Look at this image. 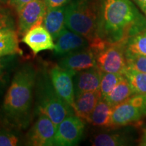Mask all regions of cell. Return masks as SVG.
Masks as SVG:
<instances>
[{
  "label": "cell",
  "mask_w": 146,
  "mask_h": 146,
  "mask_svg": "<svg viewBox=\"0 0 146 146\" xmlns=\"http://www.w3.org/2000/svg\"><path fill=\"white\" fill-rule=\"evenodd\" d=\"M37 68L31 62L23 64L14 74L0 110L5 125L16 130L29 127L33 116Z\"/></svg>",
  "instance_id": "cell-1"
},
{
  "label": "cell",
  "mask_w": 146,
  "mask_h": 146,
  "mask_svg": "<svg viewBox=\"0 0 146 146\" xmlns=\"http://www.w3.org/2000/svg\"><path fill=\"white\" fill-rule=\"evenodd\" d=\"M98 35L108 43L127 41L146 30V18L131 0H98Z\"/></svg>",
  "instance_id": "cell-2"
},
{
  "label": "cell",
  "mask_w": 146,
  "mask_h": 146,
  "mask_svg": "<svg viewBox=\"0 0 146 146\" xmlns=\"http://www.w3.org/2000/svg\"><path fill=\"white\" fill-rule=\"evenodd\" d=\"M66 27L84 36L96 53L105 46L98 35V0H71L66 5Z\"/></svg>",
  "instance_id": "cell-3"
},
{
  "label": "cell",
  "mask_w": 146,
  "mask_h": 146,
  "mask_svg": "<svg viewBox=\"0 0 146 146\" xmlns=\"http://www.w3.org/2000/svg\"><path fill=\"white\" fill-rule=\"evenodd\" d=\"M35 112L48 116L56 125L74 115L73 108L58 94L45 68L37 69L35 87Z\"/></svg>",
  "instance_id": "cell-4"
},
{
  "label": "cell",
  "mask_w": 146,
  "mask_h": 146,
  "mask_svg": "<svg viewBox=\"0 0 146 146\" xmlns=\"http://www.w3.org/2000/svg\"><path fill=\"white\" fill-rule=\"evenodd\" d=\"M145 116L146 94H135L112 108L110 127L139 123Z\"/></svg>",
  "instance_id": "cell-5"
},
{
  "label": "cell",
  "mask_w": 146,
  "mask_h": 146,
  "mask_svg": "<svg viewBox=\"0 0 146 146\" xmlns=\"http://www.w3.org/2000/svg\"><path fill=\"white\" fill-rule=\"evenodd\" d=\"M125 43L126 41L107 43L103 48L95 53L97 67L102 72L124 74L127 68Z\"/></svg>",
  "instance_id": "cell-6"
},
{
  "label": "cell",
  "mask_w": 146,
  "mask_h": 146,
  "mask_svg": "<svg viewBox=\"0 0 146 146\" xmlns=\"http://www.w3.org/2000/svg\"><path fill=\"white\" fill-rule=\"evenodd\" d=\"M84 120L75 114L71 115L57 126L54 139V145L73 146L78 145L83 137Z\"/></svg>",
  "instance_id": "cell-7"
},
{
  "label": "cell",
  "mask_w": 146,
  "mask_h": 146,
  "mask_svg": "<svg viewBox=\"0 0 146 146\" xmlns=\"http://www.w3.org/2000/svg\"><path fill=\"white\" fill-rule=\"evenodd\" d=\"M57 125L48 116L39 114L36 121L27 133V145L32 146L54 145Z\"/></svg>",
  "instance_id": "cell-8"
},
{
  "label": "cell",
  "mask_w": 146,
  "mask_h": 146,
  "mask_svg": "<svg viewBox=\"0 0 146 146\" xmlns=\"http://www.w3.org/2000/svg\"><path fill=\"white\" fill-rule=\"evenodd\" d=\"M47 7L44 0H33L25 5L18 13L17 32L24 36L33 27L43 24Z\"/></svg>",
  "instance_id": "cell-9"
},
{
  "label": "cell",
  "mask_w": 146,
  "mask_h": 146,
  "mask_svg": "<svg viewBox=\"0 0 146 146\" xmlns=\"http://www.w3.org/2000/svg\"><path fill=\"white\" fill-rule=\"evenodd\" d=\"M51 81L58 94L72 108L74 101V76L76 72L54 66L49 70Z\"/></svg>",
  "instance_id": "cell-10"
},
{
  "label": "cell",
  "mask_w": 146,
  "mask_h": 146,
  "mask_svg": "<svg viewBox=\"0 0 146 146\" xmlns=\"http://www.w3.org/2000/svg\"><path fill=\"white\" fill-rule=\"evenodd\" d=\"M54 53L58 56H64L76 51L89 47V43L81 35L65 27L55 40Z\"/></svg>",
  "instance_id": "cell-11"
},
{
  "label": "cell",
  "mask_w": 146,
  "mask_h": 146,
  "mask_svg": "<svg viewBox=\"0 0 146 146\" xmlns=\"http://www.w3.org/2000/svg\"><path fill=\"white\" fill-rule=\"evenodd\" d=\"M58 65L74 72L96 67V54L90 47L64 56Z\"/></svg>",
  "instance_id": "cell-12"
},
{
  "label": "cell",
  "mask_w": 146,
  "mask_h": 146,
  "mask_svg": "<svg viewBox=\"0 0 146 146\" xmlns=\"http://www.w3.org/2000/svg\"><path fill=\"white\" fill-rule=\"evenodd\" d=\"M52 36L42 25L33 27L23 36L22 41L31 50L34 56L45 50H54Z\"/></svg>",
  "instance_id": "cell-13"
},
{
  "label": "cell",
  "mask_w": 146,
  "mask_h": 146,
  "mask_svg": "<svg viewBox=\"0 0 146 146\" xmlns=\"http://www.w3.org/2000/svg\"><path fill=\"white\" fill-rule=\"evenodd\" d=\"M102 74L97 66L76 72L73 78L74 97L81 93L100 90Z\"/></svg>",
  "instance_id": "cell-14"
},
{
  "label": "cell",
  "mask_w": 146,
  "mask_h": 146,
  "mask_svg": "<svg viewBox=\"0 0 146 146\" xmlns=\"http://www.w3.org/2000/svg\"><path fill=\"white\" fill-rule=\"evenodd\" d=\"M101 98L100 90L81 93L76 96L72 106L74 114L88 123L91 112Z\"/></svg>",
  "instance_id": "cell-15"
},
{
  "label": "cell",
  "mask_w": 146,
  "mask_h": 146,
  "mask_svg": "<svg viewBox=\"0 0 146 146\" xmlns=\"http://www.w3.org/2000/svg\"><path fill=\"white\" fill-rule=\"evenodd\" d=\"M66 5L47 8L43 26L48 31L55 41L66 27Z\"/></svg>",
  "instance_id": "cell-16"
},
{
  "label": "cell",
  "mask_w": 146,
  "mask_h": 146,
  "mask_svg": "<svg viewBox=\"0 0 146 146\" xmlns=\"http://www.w3.org/2000/svg\"><path fill=\"white\" fill-rule=\"evenodd\" d=\"M18 34L15 29L0 31V58L10 55H23L19 47Z\"/></svg>",
  "instance_id": "cell-17"
},
{
  "label": "cell",
  "mask_w": 146,
  "mask_h": 146,
  "mask_svg": "<svg viewBox=\"0 0 146 146\" xmlns=\"http://www.w3.org/2000/svg\"><path fill=\"white\" fill-rule=\"evenodd\" d=\"M112 111V107L101 98L91 112L88 123L97 127H110Z\"/></svg>",
  "instance_id": "cell-18"
},
{
  "label": "cell",
  "mask_w": 146,
  "mask_h": 146,
  "mask_svg": "<svg viewBox=\"0 0 146 146\" xmlns=\"http://www.w3.org/2000/svg\"><path fill=\"white\" fill-rule=\"evenodd\" d=\"M135 94V92L125 76L104 99L113 108Z\"/></svg>",
  "instance_id": "cell-19"
},
{
  "label": "cell",
  "mask_w": 146,
  "mask_h": 146,
  "mask_svg": "<svg viewBox=\"0 0 146 146\" xmlns=\"http://www.w3.org/2000/svg\"><path fill=\"white\" fill-rule=\"evenodd\" d=\"M19 56L14 54L0 58V93L10 81L11 74L18 65Z\"/></svg>",
  "instance_id": "cell-20"
},
{
  "label": "cell",
  "mask_w": 146,
  "mask_h": 146,
  "mask_svg": "<svg viewBox=\"0 0 146 146\" xmlns=\"http://www.w3.org/2000/svg\"><path fill=\"white\" fill-rule=\"evenodd\" d=\"M130 138L120 133H100L93 138L92 145L120 146L130 143Z\"/></svg>",
  "instance_id": "cell-21"
},
{
  "label": "cell",
  "mask_w": 146,
  "mask_h": 146,
  "mask_svg": "<svg viewBox=\"0 0 146 146\" xmlns=\"http://www.w3.org/2000/svg\"><path fill=\"white\" fill-rule=\"evenodd\" d=\"M125 54L146 56V30L129 38L125 43Z\"/></svg>",
  "instance_id": "cell-22"
},
{
  "label": "cell",
  "mask_w": 146,
  "mask_h": 146,
  "mask_svg": "<svg viewBox=\"0 0 146 146\" xmlns=\"http://www.w3.org/2000/svg\"><path fill=\"white\" fill-rule=\"evenodd\" d=\"M124 76L136 94H146V74L127 68Z\"/></svg>",
  "instance_id": "cell-23"
},
{
  "label": "cell",
  "mask_w": 146,
  "mask_h": 146,
  "mask_svg": "<svg viewBox=\"0 0 146 146\" xmlns=\"http://www.w3.org/2000/svg\"><path fill=\"white\" fill-rule=\"evenodd\" d=\"M124 77V74L119 73L102 72L100 87L102 98H105Z\"/></svg>",
  "instance_id": "cell-24"
},
{
  "label": "cell",
  "mask_w": 146,
  "mask_h": 146,
  "mask_svg": "<svg viewBox=\"0 0 146 146\" xmlns=\"http://www.w3.org/2000/svg\"><path fill=\"white\" fill-rule=\"evenodd\" d=\"M127 68L146 74V56L138 54H125Z\"/></svg>",
  "instance_id": "cell-25"
},
{
  "label": "cell",
  "mask_w": 146,
  "mask_h": 146,
  "mask_svg": "<svg viewBox=\"0 0 146 146\" xmlns=\"http://www.w3.org/2000/svg\"><path fill=\"white\" fill-rule=\"evenodd\" d=\"M19 138L8 129L0 128V146H15L19 145Z\"/></svg>",
  "instance_id": "cell-26"
},
{
  "label": "cell",
  "mask_w": 146,
  "mask_h": 146,
  "mask_svg": "<svg viewBox=\"0 0 146 146\" xmlns=\"http://www.w3.org/2000/svg\"><path fill=\"white\" fill-rule=\"evenodd\" d=\"M5 29H15V23L12 16L7 11H0V31Z\"/></svg>",
  "instance_id": "cell-27"
},
{
  "label": "cell",
  "mask_w": 146,
  "mask_h": 146,
  "mask_svg": "<svg viewBox=\"0 0 146 146\" xmlns=\"http://www.w3.org/2000/svg\"><path fill=\"white\" fill-rule=\"evenodd\" d=\"M71 0H44L47 8H56V7L64 6L70 2Z\"/></svg>",
  "instance_id": "cell-28"
},
{
  "label": "cell",
  "mask_w": 146,
  "mask_h": 146,
  "mask_svg": "<svg viewBox=\"0 0 146 146\" xmlns=\"http://www.w3.org/2000/svg\"><path fill=\"white\" fill-rule=\"evenodd\" d=\"M33 1V0H10L9 1V5L11 7L14 8L16 10V12H18L21 10L22 8L25 6V5H27V3H29L31 1Z\"/></svg>",
  "instance_id": "cell-29"
},
{
  "label": "cell",
  "mask_w": 146,
  "mask_h": 146,
  "mask_svg": "<svg viewBox=\"0 0 146 146\" xmlns=\"http://www.w3.org/2000/svg\"><path fill=\"white\" fill-rule=\"evenodd\" d=\"M144 14L146 12V0H134Z\"/></svg>",
  "instance_id": "cell-30"
},
{
  "label": "cell",
  "mask_w": 146,
  "mask_h": 146,
  "mask_svg": "<svg viewBox=\"0 0 146 146\" xmlns=\"http://www.w3.org/2000/svg\"><path fill=\"white\" fill-rule=\"evenodd\" d=\"M139 145L146 146V129L143 131V134H142L141 138H140Z\"/></svg>",
  "instance_id": "cell-31"
},
{
  "label": "cell",
  "mask_w": 146,
  "mask_h": 146,
  "mask_svg": "<svg viewBox=\"0 0 146 146\" xmlns=\"http://www.w3.org/2000/svg\"><path fill=\"white\" fill-rule=\"evenodd\" d=\"M9 1H10V0H0V3L4 5H9Z\"/></svg>",
  "instance_id": "cell-32"
},
{
  "label": "cell",
  "mask_w": 146,
  "mask_h": 146,
  "mask_svg": "<svg viewBox=\"0 0 146 146\" xmlns=\"http://www.w3.org/2000/svg\"><path fill=\"white\" fill-rule=\"evenodd\" d=\"M2 10H3V9H2V8H1V3H0V11Z\"/></svg>",
  "instance_id": "cell-33"
},
{
  "label": "cell",
  "mask_w": 146,
  "mask_h": 146,
  "mask_svg": "<svg viewBox=\"0 0 146 146\" xmlns=\"http://www.w3.org/2000/svg\"><path fill=\"white\" fill-rule=\"evenodd\" d=\"M145 16H146V12H145Z\"/></svg>",
  "instance_id": "cell-34"
}]
</instances>
